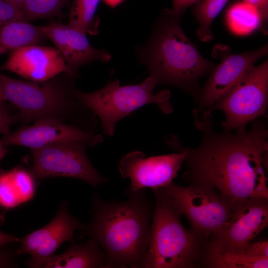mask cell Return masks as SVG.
Here are the masks:
<instances>
[{"label":"cell","mask_w":268,"mask_h":268,"mask_svg":"<svg viewBox=\"0 0 268 268\" xmlns=\"http://www.w3.org/2000/svg\"><path fill=\"white\" fill-rule=\"evenodd\" d=\"M211 111L196 116V125L202 131L199 145L189 148L175 135H167L166 144L185 153L186 184H209L230 201L232 207L252 197L268 199L264 166L268 151L266 124L256 119L250 129L217 133L212 130Z\"/></svg>","instance_id":"cell-1"},{"label":"cell","mask_w":268,"mask_h":268,"mask_svg":"<svg viewBox=\"0 0 268 268\" xmlns=\"http://www.w3.org/2000/svg\"><path fill=\"white\" fill-rule=\"evenodd\" d=\"M125 192L128 199L122 201L94 194L90 221L80 234L97 242L108 268H143L148 250L154 208L144 189Z\"/></svg>","instance_id":"cell-2"},{"label":"cell","mask_w":268,"mask_h":268,"mask_svg":"<svg viewBox=\"0 0 268 268\" xmlns=\"http://www.w3.org/2000/svg\"><path fill=\"white\" fill-rule=\"evenodd\" d=\"M171 10H162L150 37L142 46H136L138 61L144 66L156 85L167 84L193 95L198 100L199 82L215 67L203 57L186 35Z\"/></svg>","instance_id":"cell-3"},{"label":"cell","mask_w":268,"mask_h":268,"mask_svg":"<svg viewBox=\"0 0 268 268\" xmlns=\"http://www.w3.org/2000/svg\"><path fill=\"white\" fill-rule=\"evenodd\" d=\"M43 81L17 79L0 73L6 101L18 110L20 121H51L77 126L95 133L98 121L78 98L76 76L65 73Z\"/></svg>","instance_id":"cell-4"},{"label":"cell","mask_w":268,"mask_h":268,"mask_svg":"<svg viewBox=\"0 0 268 268\" xmlns=\"http://www.w3.org/2000/svg\"><path fill=\"white\" fill-rule=\"evenodd\" d=\"M152 192L156 205L143 268L201 267L207 243L183 226L182 214L161 188Z\"/></svg>","instance_id":"cell-5"},{"label":"cell","mask_w":268,"mask_h":268,"mask_svg":"<svg viewBox=\"0 0 268 268\" xmlns=\"http://www.w3.org/2000/svg\"><path fill=\"white\" fill-rule=\"evenodd\" d=\"M156 85L149 75L140 83L134 85H121L118 79H115L92 92L78 90L77 95L98 118L103 134L112 136L119 121L145 105L156 104L167 114L173 111L170 91L165 89L155 94Z\"/></svg>","instance_id":"cell-6"},{"label":"cell","mask_w":268,"mask_h":268,"mask_svg":"<svg viewBox=\"0 0 268 268\" xmlns=\"http://www.w3.org/2000/svg\"><path fill=\"white\" fill-rule=\"evenodd\" d=\"M161 189L187 217L190 230L207 244L225 228L232 215L230 201L210 184L184 187L172 182Z\"/></svg>","instance_id":"cell-7"},{"label":"cell","mask_w":268,"mask_h":268,"mask_svg":"<svg viewBox=\"0 0 268 268\" xmlns=\"http://www.w3.org/2000/svg\"><path fill=\"white\" fill-rule=\"evenodd\" d=\"M268 103V62L250 67L241 79L209 110L222 111L224 130L246 129L247 124L265 116Z\"/></svg>","instance_id":"cell-8"},{"label":"cell","mask_w":268,"mask_h":268,"mask_svg":"<svg viewBox=\"0 0 268 268\" xmlns=\"http://www.w3.org/2000/svg\"><path fill=\"white\" fill-rule=\"evenodd\" d=\"M86 146L82 141L73 140L30 149L32 164L30 171L38 180L70 177L97 187L108 179L92 165L87 155Z\"/></svg>","instance_id":"cell-9"},{"label":"cell","mask_w":268,"mask_h":268,"mask_svg":"<svg viewBox=\"0 0 268 268\" xmlns=\"http://www.w3.org/2000/svg\"><path fill=\"white\" fill-rule=\"evenodd\" d=\"M268 225V199L250 198L233 207L225 228L207 248L243 254L246 246Z\"/></svg>","instance_id":"cell-10"},{"label":"cell","mask_w":268,"mask_h":268,"mask_svg":"<svg viewBox=\"0 0 268 268\" xmlns=\"http://www.w3.org/2000/svg\"><path fill=\"white\" fill-rule=\"evenodd\" d=\"M184 160L183 151L147 157L142 151L134 150L122 158L118 169L122 178L130 179V190H156L173 182Z\"/></svg>","instance_id":"cell-11"},{"label":"cell","mask_w":268,"mask_h":268,"mask_svg":"<svg viewBox=\"0 0 268 268\" xmlns=\"http://www.w3.org/2000/svg\"><path fill=\"white\" fill-rule=\"evenodd\" d=\"M268 46L238 54H233L226 46H218L214 54L220 63L210 73L198 100L199 110H208L241 79L248 69L268 55Z\"/></svg>","instance_id":"cell-12"},{"label":"cell","mask_w":268,"mask_h":268,"mask_svg":"<svg viewBox=\"0 0 268 268\" xmlns=\"http://www.w3.org/2000/svg\"><path fill=\"white\" fill-rule=\"evenodd\" d=\"M80 141L94 147L104 141L103 136L77 126L56 121H44L21 127L5 134L0 142L5 146H22L36 149L67 141Z\"/></svg>","instance_id":"cell-13"},{"label":"cell","mask_w":268,"mask_h":268,"mask_svg":"<svg viewBox=\"0 0 268 268\" xmlns=\"http://www.w3.org/2000/svg\"><path fill=\"white\" fill-rule=\"evenodd\" d=\"M84 223L71 215L68 203L63 202L53 219L43 227L19 239L18 255L28 254L31 260L41 259L55 254L66 242H74V234L82 230Z\"/></svg>","instance_id":"cell-14"},{"label":"cell","mask_w":268,"mask_h":268,"mask_svg":"<svg viewBox=\"0 0 268 268\" xmlns=\"http://www.w3.org/2000/svg\"><path fill=\"white\" fill-rule=\"evenodd\" d=\"M2 70L14 72L32 81H43L64 73L77 76L68 68L56 48L37 44L22 47L9 53Z\"/></svg>","instance_id":"cell-15"},{"label":"cell","mask_w":268,"mask_h":268,"mask_svg":"<svg viewBox=\"0 0 268 268\" xmlns=\"http://www.w3.org/2000/svg\"><path fill=\"white\" fill-rule=\"evenodd\" d=\"M39 27L45 37L55 45L67 67L74 74L84 65L95 61L106 63L111 59L109 52L93 47L86 35L67 25L53 22Z\"/></svg>","instance_id":"cell-16"},{"label":"cell","mask_w":268,"mask_h":268,"mask_svg":"<svg viewBox=\"0 0 268 268\" xmlns=\"http://www.w3.org/2000/svg\"><path fill=\"white\" fill-rule=\"evenodd\" d=\"M91 238L78 244L72 243L64 253L41 259H28L26 265L34 268H108L104 252Z\"/></svg>","instance_id":"cell-17"},{"label":"cell","mask_w":268,"mask_h":268,"mask_svg":"<svg viewBox=\"0 0 268 268\" xmlns=\"http://www.w3.org/2000/svg\"><path fill=\"white\" fill-rule=\"evenodd\" d=\"M35 177L21 167L0 171V207L14 208L32 199L35 192Z\"/></svg>","instance_id":"cell-18"},{"label":"cell","mask_w":268,"mask_h":268,"mask_svg":"<svg viewBox=\"0 0 268 268\" xmlns=\"http://www.w3.org/2000/svg\"><path fill=\"white\" fill-rule=\"evenodd\" d=\"M45 38L39 26L33 25L25 20L9 22L0 28V55L38 44Z\"/></svg>","instance_id":"cell-19"},{"label":"cell","mask_w":268,"mask_h":268,"mask_svg":"<svg viewBox=\"0 0 268 268\" xmlns=\"http://www.w3.org/2000/svg\"><path fill=\"white\" fill-rule=\"evenodd\" d=\"M202 267L210 268H268V257L250 256L207 248Z\"/></svg>","instance_id":"cell-20"},{"label":"cell","mask_w":268,"mask_h":268,"mask_svg":"<svg viewBox=\"0 0 268 268\" xmlns=\"http://www.w3.org/2000/svg\"><path fill=\"white\" fill-rule=\"evenodd\" d=\"M102 0H73L67 25L86 35L98 34L100 20L96 12Z\"/></svg>","instance_id":"cell-21"},{"label":"cell","mask_w":268,"mask_h":268,"mask_svg":"<svg viewBox=\"0 0 268 268\" xmlns=\"http://www.w3.org/2000/svg\"><path fill=\"white\" fill-rule=\"evenodd\" d=\"M226 19L229 28L236 34H247L255 30L263 32L259 13L243 0L236 1L228 7Z\"/></svg>","instance_id":"cell-22"},{"label":"cell","mask_w":268,"mask_h":268,"mask_svg":"<svg viewBox=\"0 0 268 268\" xmlns=\"http://www.w3.org/2000/svg\"><path fill=\"white\" fill-rule=\"evenodd\" d=\"M229 0H201L194 5L193 14L198 23L196 33L203 42L211 41L214 36L211 26Z\"/></svg>","instance_id":"cell-23"},{"label":"cell","mask_w":268,"mask_h":268,"mask_svg":"<svg viewBox=\"0 0 268 268\" xmlns=\"http://www.w3.org/2000/svg\"><path fill=\"white\" fill-rule=\"evenodd\" d=\"M69 0H26L20 8L25 20L58 15Z\"/></svg>","instance_id":"cell-24"},{"label":"cell","mask_w":268,"mask_h":268,"mask_svg":"<svg viewBox=\"0 0 268 268\" xmlns=\"http://www.w3.org/2000/svg\"><path fill=\"white\" fill-rule=\"evenodd\" d=\"M24 20L19 8L4 0H0V28L11 21Z\"/></svg>","instance_id":"cell-25"},{"label":"cell","mask_w":268,"mask_h":268,"mask_svg":"<svg viewBox=\"0 0 268 268\" xmlns=\"http://www.w3.org/2000/svg\"><path fill=\"white\" fill-rule=\"evenodd\" d=\"M20 121L18 114L10 115L6 109L4 104L0 106V134H6L10 132L11 125Z\"/></svg>","instance_id":"cell-26"},{"label":"cell","mask_w":268,"mask_h":268,"mask_svg":"<svg viewBox=\"0 0 268 268\" xmlns=\"http://www.w3.org/2000/svg\"><path fill=\"white\" fill-rule=\"evenodd\" d=\"M243 254L252 257H268V240L251 242L246 246Z\"/></svg>","instance_id":"cell-27"},{"label":"cell","mask_w":268,"mask_h":268,"mask_svg":"<svg viewBox=\"0 0 268 268\" xmlns=\"http://www.w3.org/2000/svg\"><path fill=\"white\" fill-rule=\"evenodd\" d=\"M254 7L259 13L262 21L263 31L266 33V23L268 18V0H242Z\"/></svg>","instance_id":"cell-28"},{"label":"cell","mask_w":268,"mask_h":268,"mask_svg":"<svg viewBox=\"0 0 268 268\" xmlns=\"http://www.w3.org/2000/svg\"><path fill=\"white\" fill-rule=\"evenodd\" d=\"M201 0H172L171 12L176 18L181 19L186 10L190 6L198 3Z\"/></svg>","instance_id":"cell-29"},{"label":"cell","mask_w":268,"mask_h":268,"mask_svg":"<svg viewBox=\"0 0 268 268\" xmlns=\"http://www.w3.org/2000/svg\"><path fill=\"white\" fill-rule=\"evenodd\" d=\"M18 255L17 250L0 251V268H14L17 267L16 256Z\"/></svg>","instance_id":"cell-30"},{"label":"cell","mask_w":268,"mask_h":268,"mask_svg":"<svg viewBox=\"0 0 268 268\" xmlns=\"http://www.w3.org/2000/svg\"><path fill=\"white\" fill-rule=\"evenodd\" d=\"M19 239L0 230V246L6 245L11 243L18 242Z\"/></svg>","instance_id":"cell-31"},{"label":"cell","mask_w":268,"mask_h":268,"mask_svg":"<svg viewBox=\"0 0 268 268\" xmlns=\"http://www.w3.org/2000/svg\"><path fill=\"white\" fill-rule=\"evenodd\" d=\"M107 5L115 7L120 4L124 0H102Z\"/></svg>","instance_id":"cell-32"},{"label":"cell","mask_w":268,"mask_h":268,"mask_svg":"<svg viewBox=\"0 0 268 268\" xmlns=\"http://www.w3.org/2000/svg\"><path fill=\"white\" fill-rule=\"evenodd\" d=\"M20 9L21 6L26 0H4Z\"/></svg>","instance_id":"cell-33"},{"label":"cell","mask_w":268,"mask_h":268,"mask_svg":"<svg viewBox=\"0 0 268 268\" xmlns=\"http://www.w3.org/2000/svg\"><path fill=\"white\" fill-rule=\"evenodd\" d=\"M7 152L6 146H4L0 141V161L4 157Z\"/></svg>","instance_id":"cell-34"},{"label":"cell","mask_w":268,"mask_h":268,"mask_svg":"<svg viewBox=\"0 0 268 268\" xmlns=\"http://www.w3.org/2000/svg\"><path fill=\"white\" fill-rule=\"evenodd\" d=\"M5 101L6 100L4 96L3 90L0 80V106L4 104Z\"/></svg>","instance_id":"cell-35"},{"label":"cell","mask_w":268,"mask_h":268,"mask_svg":"<svg viewBox=\"0 0 268 268\" xmlns=\"http://www.w3.org/2000/svg\"><path fill=\"white\" fill-rule=\"evenodd\" d=\"M4 220L3 214L0 211V225H1Z\"/></svg>","instance_id":"cell-36"}]
</instances>
